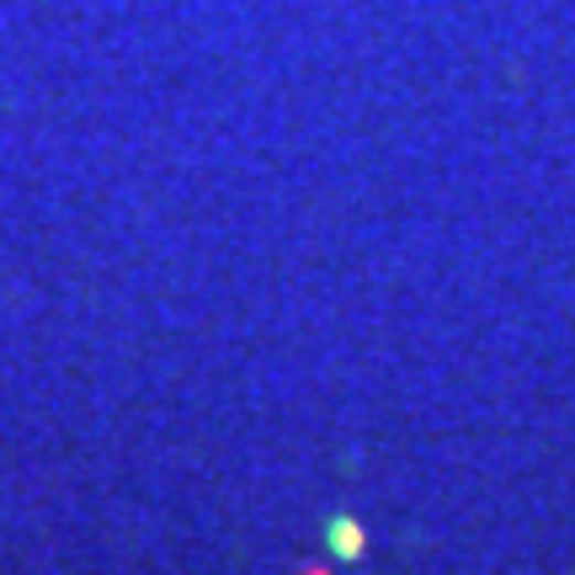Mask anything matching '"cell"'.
<instances>
[{
	"label": "cell",
	"instance_id": "1",
	"mask_svg": "<svg viewBox=\"0 0 575 575\" xmlns=\"http://www.w3.org/2000/svg\"><path fill=\"white\" fill-rule=\"evenodd\" d=\"M331 544H336V554H347V560H352V554H363V528H358V522H336Z\"/></svg>",
	"mask_w": 575,
	"mask_h": 575
},
{
	"label": "cell",
	"instance_id": "2",
	"mask_svg": "<svg viewBox=\"0 0 575 575\" xmlns=\"http://www.w3.org/2000/svg\"><path fill=\"white\" fill-rule=\"evenodd\" d=\"M304 575H331V571H320V565H309V571H304Z\"/></svg>",
	"mask_w": 575,
	"mask_h": 575
}]
</instances>
